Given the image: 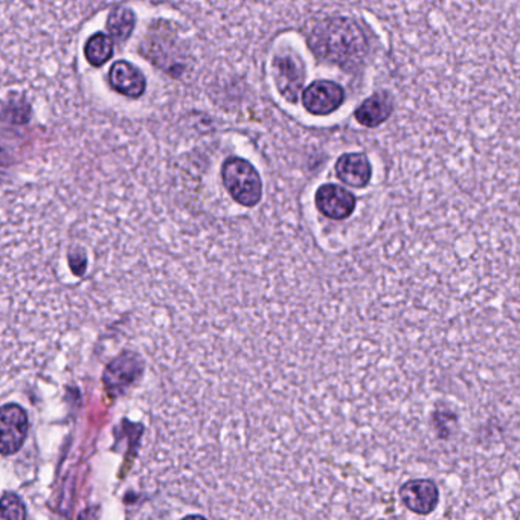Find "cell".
Returning a JSON list of instances; mask_svg holds the SVG:
<instances>
[{
    "label": "cell",
    "instance_id": "8fae6325",
    "mask_svg": "<svg viewBox=\"0 0 520 520\" xmlns=\"http://www.w3.org/2000/svg\"><path fill=\"white\" fill-rule=\"evenodd\" d=\"M106 28L110 32L113 40L122 43L132 36L133 28H135V14L127 8H115L107 17Z\"/></svg>",
    "mask_w": 520,
    "mask_h": 520
},
{
    "label": "cell",
    "instance_id": "52a82bcc",
    "mask_svg": "<svg viewBox=\"0 0 520 520\" xmlns=\"http://www.w3.org/2000/svg\"><path fill=\"white\" fill-rule=\"evenodd\" d=\"M336 174L339 181L353 188H365L373 176V168L368 157L359 153H349L339 157L336 162Z\"/></svg>",
    "mask_w": 520,
    "mask_h": 520
},
{
    "label": "cell",
    "instance_id": "7a4b0ae2",
    "mask_svg": "<svg viewBox=\"0 0 520 520\" xmlns=\"http://www.w3.org/2000/svg\"><path fill=\"white\" fill-rule=\"evenodd\" d=\"M223 185L235 202L242 207H257L263 196V183L252 163L240 157H231L223 163Z\"/></svg>",
    "mask_w": 520,
    "mask_h": 520
},
{
    "label": "cell",
    "instance_id": "ba28073f",
    "mask_svg": "<svg viewBox=\"0 0 520 520\" xmlns=\"http://www.w3.org/2000/svg\"><path fill=\"white\" fill-rule=\"evenodd\" d=\"M109 81L115 91L128 98H139L145 91V76L128 61H117L110 67Z\"/></svg>",
    "mask_w": 520,
    "mask_h": 520
},
{
    "label": "cell",
    "instance_id": "7c38bea8",
    "mask_svg": "<svg viewBox=\"0 0 520 520\" xmlns=\"http://www.w3.org/2000/svg\"><path fill=\"white\" fill-rule=\"evenodd\" d=\"M84 56L92 66H102L113 57V39L98 32L87 40Z\"/></svg>",
    "mask_w": 520,
    "mask_h": 520
},
{
    "label": "cell",
    "instance_id": "3957f363",
    "mask_svg": "<svg viewBox=\"0 0 520 520\" xmlns=\"http://www.w3.org/2000/svg\"><path fill=\"white\" fill-rule=\"evenodd\" d=\"M344 89L333 81H316L304 91V107L313 115H330L344 102Z\"/></svg>",
    "mask_w": 520,
    "mask_h": 520
},
{
    "label": "cell",
    "instance_id": "8992f818",
    "mask_svg": "<svg viewBox=\"0 0 520 520\" xmlns=\"http://www.w3.org/2000/svg\"><path fill=\"white\" fill-rule=\"evenodd\" d=\"M28 434V417L22 406L8 403L2 408V454L10 456L21 450Z\"/></svg>",
    "mask_w": 520,
    "mask_h": 520
},
{
    "label": "cell",
    "instance_id": "9c48e42d",
    "mask_svg": "<svg viewBox=\"0 0 520 520\" xmlns=\"http://www.w3.org/2000/svg\"><path fill=\"white\" fill-rule=\"evenodd\" d=\"M279 92L290 101H296L304 83L303 67L292 57H279L275 63Z\"/></svg>",
    "mask_w": 520,
    "mask_h": 520
},
{
    "label": "cell",
    "instance_id": "277c9868",
    "mask_svg": "<svg viewBox=\"0 0 520 520\" xmlns=\"http://www.w3.org/2000/svg\"><path fill=\"white\" fill-rule=\"evenodd\" d=\"M400 499L415 515L427 516L438 507L440 490L434 480H408L400 489Z\"/></svg>",
    "mask_w": 520,
    "mask_h": 520
},
{
    "label": "cell",
    "instance_id": "6da1fadb",
    "mask_svg": "<svg viewBox=\"0 0 520 520\" xmlns=\"http://www.w3.org/2000/svg\"><path fill=\"white\" fill-rule=\"evenodd\" d=\"M310 46L321 58L340 66L359 65L368 51L364 31L356 22L345 17L319 23L310 36Z\"/></svg>",
    "mask_w": 520,
    "mask_h": 520
},
{
    "label": "cell",
    "instance_id": "4fadbf2b",
    "mask_svg": "<svg viewBox=\"0 0 520 520\" xmlns=\"http://www.w3.org/2000/svg\"><path fill=\"white\" fill-rule=\"evenodd\" d=\"M26 516L25 507L14 495L6 493L2 499V517L4 519H23Z\"/></svg>",
    "mask_w": 520,
    "mask_h": 520
},
{
    "label": "cell",
    "instance_id": "30bf717a",
    "mask_svg": "<svg viewBox=\"0 0 520 520\" xmlns=\"http://www.w3.org/2000/svg\"><path fill=\"white\" fill-rule=\"evenodd\" d=\"M392 113V100L388 93H375L356 110V119L365 127H377Z\"/></svg>",
    "mask_w": 520,
    "mask_h": 520
},
{
    "label": "cell",
    "instance_id": "5b68a950",
    "mask_svg": "<svg viewBox=\"0 0 520 520\" xmlns=\"http://www.w3.org/2000/svg\"><path fill=\"white\" fill-rule=\"evenodd\" d=\"M314 202L319 213L338 222L353 216L356 209V198L353 194L334 183H327L319 188Z\"/></svg>",
    "mask_w": 520,
    "mask_h": 520
}]
</instances>
